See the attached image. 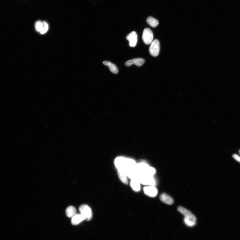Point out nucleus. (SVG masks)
<instances>
[{
  "label": "nucleus",
  "mask_w": 240,
  "mask_h": 240,
  "mask_svg": "<svg viewBox=\"0 0 240 240\" xmlns=\"http://www.w3.org/2000/svg\"><path fill=\"white\" fill-rule=\"evenodd\" d=\"M153 34L151 29L146 28L143 31L142 39L145 43L147 45L150 44L153 41Z\"/></svg>",
  "instance_id": "obj_4"
},
{
  "label": "nucleus",
  "mask_w": 240,
  "mask_h": 240,
  "mask_svg": "<svg viewBox=\"0 0 240 240\" xmlns=\"http://www.w3.org/2000/svg\"><path fill=\"white\" fill-rule=\"evenodd\" d=\"M135 170L138 175H141L153 176L156 172L154 168L149 167L148 165L143 162L137 164Z\"/></svg>",
  "instance_id": "obj_1"
},
{
  "label": "nucleus",
  "mask_w": 240,
  "mask_h": 240,
  "mask_svg": "<svg viewBox=\"0 0 240 240\" xmlns=\"http://www.w3.org/2000/svg\"><path fill=\"white\" fill-rule=\"evenodd\" d=\"M126 161V159L124 157H117L115 160L114 164L118 170H121L124 172Z\"/></svg>",
  "instance_id": "obj_7"
},
{
  "label": "nucleus",
  "mask_w": 240,
  "mask_h": 240,
  "mask_svg": "<svg viewBox=\"0 0 240 240\" xmlns=\"http://www.w3.org/2000/svg\"><path fill=\"white\" fill-rule=\"evenodd\" d=\"M84 220V218L81 214H76L72 218L71 223L73 225H77Z\"/></svg>",
  "instance_id": "obj_13"
},
{
  "label": "nucleus",
  "mask_w": 240,
  "mask_h": 240,
  "mask_svg": "<svg viewBox=\"0 0 240 240\" xmlns=\"http://www.w3.org/2000/svg\"><path fill=\"white\" fill-rule=\"evenodd\" d=\"M184 221L186 225L189 226H193L196 224V222H193L186 218H184Z\"/></svg>",
  "instance_id": "obj_20"
},
{
  "label": "nucleus",
  "mask_w": 240,
  "mask_h": 240,
  "mask_svg": "<svg viewBox=\"0 0 240 240\" xmlns=\"http://www.w3.org/2000/svg\"><path fill=\"white\" fill-rule=\"evenodd\" d=\"M137 180L143 185L154 186L155 185L153 176L139 175Z\"/></svg>",
  "instance_id": "obj_3"
},
{
  "label": "nucleus",
  "mask_w": 240,
  "mask_h": 240,
  "mask_svg": "<svg viewBox=\"0 0 240 240\" xmlns=\"http://www.w3.org/2000/svg\"><path fill=\"white\" fill-rule=\"evenodd\" d=\"M65 213L68 217L72 218L76 215V210L75 208L71 206L67 208Z\"/></svg>",
  "instance_id": "obj_14"
},
{
  "label": "nucleus",
  "mask_w": 240,
  "mask_h": 240,
  "mask_svg": "<svg viewBox=\"0 0 240 240\" xmlns=\"http://www.w3.org/2000/svg\"><path fill=\"white\" fill-rule=\"evenodd\" d=\"M239 162L240 163V159H239Z\"/></svg>",
  "instance_id": "obj_23"
},
{
  "label": "nucleus",
  "mask_w": 240,
  "mask_h": 240,
  "mask_svg": "<svg viewBox=\"0 0 240 240\" xmlns=\"http://www.w3.org/2000/svg\"><path fill=\"white\" fill-rule=\"evenodd\" d=\"M126 39L129 42V45L131 47H135L137 45V35L136 32L133 31L129 34H128L126 37Z\"/></svg>",
  "instance_id": "obj_8"
},
{
  "label": "nucleus",
  "mask_w": 240,
  "mask_h": 240,
  "mask_svg": "<svg viewBox=\"0 0 240 240\" xmlns=\"http://www.w3.org/2000/svg\"><path fill=\"white\" fill-rule=\"evenodd\" d=\"M177 210L179 212L185 216V218L193 222H196V218L195 216L185 208L182 207H179L177 208Z\"/></svg>",
  "instance_id": "obj_6"
},
{
  "label": "nucleus",
  "mask_w": 240,
  "mask_h": 240,
  "mask_svg": "<svg viewBox=\"0 0 240 240\" xmlns=\"http://www.w3.org/2000/svg\"><path fill=\"white\" fill-rule=\"evenodd\" d=\"M43 27V22L41 21H36L35 23V28L37 31L41 32Z\"/></svg>",
  "instance_id": "obj_18"
},
{
  "label": "nucleus",
  "mask_w": 240,
  "mask_h": 240,
  "mask_svg": "<svg viewBox=\"0 0 240 240\" xmlns=\"http://www.w3.org/2000/svg\"><path fill=\"white\" fill-rule=\"evenodd\" d=\"M118 175L120 180L123 183L125 184L128 183L127 176L125 172L121 170H118Z\"/></svg>",
  "instance_id": "obj_15"
},
{
  "label": "nucleus",
  "mask_w": 240,
  "mask_h": 240,
  "mask_svg": "<svg viewBox=\"0 0 240 240\" xmlns=\"http://www.w3.org/2000/svg\"><path fill=\"white\" fill-rule=\"evenodd\" d=\"M233 158L236 160V161L239 162L240 159V156L236 154H234L233 155Z\"/></svg>",
  "instance_id": "obj_21"
},
{
  "label": "nucleus",
  "mask_w": 240,
  "mask_h": 240,
  "mask_svg": "<svg viewBox=\"0 0 240 240\" xmlns=\"http://www.w3.org/2000/svg\"><path fill=\"white\" fill-rule=\"evenodd\" d=\"M103 63L104 65L108 67L112 73L116 74L118 73V69L115 64L107 61H103Z\"/></svg>",
  "instance_id": "obj_12"
},
{
  "label": "nucleus",
  "mask_w": 240,
  "mask_h": 240,
  "mask_svg": "<svg viewBox=\"0 0 240 240\" xmlns=\"http://www.w3.org/2000/svg\"><path fill=\"white\" fill-rule=\"evenodd\" d=\"M239 154H240V150L239 151Z\"/></svg>",
  "instance_id": "obj_22"
},
{
  "label": "nucleus",
  "mask_w": 240,
  "mask_h": 240,
  "mask_svg": "<svg viewBox=\"0 0 240 240\" xmlns=\"http://www.w3.org/2000/svg\"><path fill=\"white\" fill-rule=\"evenodd\" d=\"M145 62V60L143 59L136 58L127 61L125 63V65L127 66H130L133 65L138 66H142Z\"/></svg>",
  "instance_id": "obj_10"
},
{
  "label": "nucleus",
  "mask_w": 240,
  "mask_h": 240,
  "mask_svg": "<svg viewBox=\"0 0 240 240\" xmlns=\"http://www.w3.org/2000/svg\"><path fill=\"white\" fill-rule=\"evenodd\" d=\"M43 27L41 31L40 32V33L41 34H44L45 33H46L48 30V29H49V25H48V23L46 21H43Z\"/></svg>",
  "instance_id": "obj_19"
},
{
  "label": "nucleus",
  "mask_w": 240,
  "mask_h": 240,
  "mask_svg": "<svg viewBox=\"0 0 240 240\" xmlns=\"http://www.w3.org/2000/svg\"><path fill=\"white\" fill-rule=\"evenodd\" d=\"M79 210L84 220L89 221L91 220L92 213L91 209L88 205L85 204L81 205L79 207Z\"/></svg>",
  "instance_id": "obj_2"
},
{
  "label": "nucleus",
  "mask_w": 240,
  "mask_h": 240,
  "mask_svg": "<svg viewBox=\"0 0 240 240\" xmlns=\"http://www.w3.org/2000/svg\"><path fill=\"white\" fill-rule=\"evenodd\" d=\"M160 199L162 202L167 204L172 205L174 202L172 197L165 193H162L160 196Z\"/></svg>",
  "instance_id": "obj_11"
},
{
  "label": "nucleus",
  "mask_w": 240,
  "mask_h": 240,
  "mask_svg": "<svg viewBox=\"0 0 240 240\" xmlns=\"http://www.w3.org/2000/svg\"><path fill=\"white\" fill-rule=\"evenodd\" d=\"M147 23L153 28H155L159 25V21L156 19L149 16L146 20Z\"/></svg>",
  "instance_id": "obj_16"
},
{
  "label": "nucleus",
  "mask_w": 240,
  "mask_h": 240,
  "mask_svg": "<svg viewBox=\"0 0 240 240\" xmlns=\"http://www.w3.org/2000/svg\"><path fill=\"white\" fill-rule=\"evenodd\" d=\"M130 185L133 190L136 191H138L140 190V183L137 180H132Z\"/></svg>",
  "instance_id": "obj_17"
},
{
  "label": "nucleus",
  "mask_w": 240,
  "mask_h": 240,
  "mask_svg": "<svg viewBox=\"0 0 240 240\" xmlns=\"http://www.w3.org/2000/svg\"><path fill=\"white\" fill-rule=\"evenodd\" d=\"M143 191L146 195L151 197H155L158 193L157 189L154 186H145L144 188Z\"/></svg>",
  "instance_id": "obj_9"
},
{
  "label": "nucleus",
  "mask_w": 240,
  "mask_h": 240,
  "mask_svg": "<svg viewBox=\"0 0 240 240\" xmlns=\"http://www.w3.org/2000/svg\"><path fill=\"white\" fill-rule=\"evenodd\" d=\"M160 51V44L158 40L155 39L152 41L149 48V52L153 57H156L159 55Z\"/></svg>",
  "instance_id": "obj_5"
}]
</instances>
